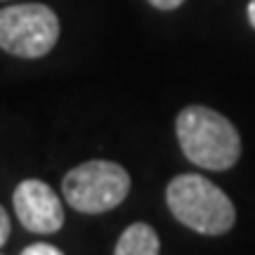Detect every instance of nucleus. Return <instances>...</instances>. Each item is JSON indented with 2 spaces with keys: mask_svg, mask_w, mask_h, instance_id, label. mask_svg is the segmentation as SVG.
I'll use <instances>...</instances> for the list:
<instances>
[{
  "mask_svg": "<svg viewBox=\"0 0 255 255\" xmlns=\"http://www.w3.org/2000/svg\"><path fill=\"white\" fill-rule=\"evenodd\" d=\"M177 142L194 165L227 170L241 156V137L222 114L208 107H187L175 121Z\"/></svg>",
  "mask_w": 255,
  "mask_h": 255,
  "instance_id": "1",
  "label": "nucleus"
},
{
  "mask_svg": "<svg viewBox=\"0 0 255 255\" xmlns=\"http://www.w3.org/2000/svg\"><path fill=\"white\" fill-rule=\"evenodd\" d=\"M165 201L175 220L199 234L220 237L234 227L237 220L229 196L203 175H177L165 189Z\"/></svg>",
  "mask_w": 255,
  "mask_h": 255,
  "instance_id": "2",
  "label": "nucleus"
},
{
  "mask_svg": "<svg viewBox=\"0 0 255 255\" xmlns=\"http://www.w3.org/2000/svg\"><path fill=\"white\" fill-rule=\"evenodd\" d=\"M62 194L78 213H107L121 206L130 194V175L114 161H88L64 175Z\"/></svg>",
  "mask_w": 255,
  "mask_h": 255,
  "instance_id": "3",
  "label": "nucleus"
},
{
  "mask_svg": "<svg viewBox=\"0 0 255 255\" xmlns=\"http://www.w3.org/2000/svg\"><path fill=\"white\" fill-rule=\"evenodd\" d=\"M59 19L47 5L24 2L0 9V47L14 57L38 59L57 45Z\"/></svg>",
  "mask_w": 255,
  "mask_h": 255,
  "instance_id": "4",
  "label": "nucleus"
},
{
  "mask_svg": "<svg viewBox=\"0 0 255 255\" xmlns=\"http://www.w3.org/2000/svg\"><path fill=\"white\" fill-rule=\"evenodd\" d=\"M21 227L36 234H55L64 225L62 201L50 184L40 180H24L12 194Z\"/></svg>",
  "mask_w": 255,
  "mask_h": 255,
  "instance_id": "5",
  "label": "nucleus"
},
{
  "mask_svg": "<svg viewBox=\"0 0 255 255\" xmlns=\"http://www.w3.org/2000/svg\"><path fill=\"white\" fill-rule=\"evenodd\" d=\"M116 255H156L161 253V241L154 227H149L144 222H135L126 227V232L119 237L116 246H114Z\"/></svg>",
  "mask_w": 255,
  "mask_h": 255,
  "instance_id": "6",
  "label": "nucleus"
},
{
  "mask_svg": "<svg viewBox=\"0 0 255 255\" xmlns=\"http://www.w3.org/2000/svg\"><path fill=\"white\" fill-rule=\"evenodd\" d=\"M21 255H62V251L57 246H50V244H33V246L24 248Z\"/></svg>",
  "mask_w": 255,
  "mask_h": 255,
  "instance_id": "7",
  "label": "nucleus"
},
{
  "mask_svg": "<svg viewBox=\"0 0 255 255\" xmlns=\"http://www.w3.org/2000/svg\"><path fill=\"white\" fill-rule=\"evenodd\" d=\"M9 232H12V225H9V215H7V210L0 206V248L5 246V241L9 239Z\"/></svg>",
  "mask_w": 255,
  "mask_h": 255,
  "instance_id": "8",
  "label": "nucleus"
},
{
  "mask_svg": "<svg viewBox=\"0 0 255 255\" xmlns=\"http://www.w3.org/2000/svg\"><path fill=\"white\" fill-rule=\"evenodd\" d=\"M149 2H151V5H154L156 9H165V12H168V9L180 7L184 0H149Z\"/></svg>",
  "mask_w": 255,
  "mask_h": 255,
  "instance_id": "9",
  "label": "nucleus"
},
{
  "mask_svg": "<svg viewBox=\"0 0 255 255\" xmlns=\"http://www.w3.org/2000/svg\"><path fill=\"white\" fill-rule=\"evenodd\" d=\"M248 21H251V26L255 28V0L248 2Z\"/></svg>",
  "mask_w": 255,
  "mask_h": 255,
  "instance_id": "10",
  "label": "nucleus"
}]
</instances>
